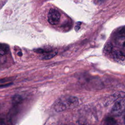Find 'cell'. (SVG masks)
Instances as JSON below:
<instances>
[{"instance_id": "obj_3", "label": "cell", "mask_w": 125, "mask_h": 125, "mask_svg": "<svg viewBox=\"0 0 125 125\" xmlns=\"http://www.w3.org/2000/svg\"><path fill=\"white\" fill-rule=\"evenodd\" d=\"M125 108V101L121 100L115 103L112 108V111L115 113L121 112Z\"/></svg>"}, {"instance_id": "obj_9", "label": "cell", "mask_w": 125, "mask_h": 125, "mask_svg": "<svg viewBox=\"0 0 125 125\" xmlns=\"http://www.w3.org/2000/svg\"><path fill=\"white\" fill-rule=\"evenodd\" d=\"M116 121L112 118H108L106 120L105 125H116Z\"/></svg>"}, {"instance_id": "obj_7", "label": "cell", "mask_w": 125, "mask_h": 125, "mask_svg": "<svg viewBox=\"0 0 125 125\" xmlns=\"http://www.w3.org/2000/svg\"><path fill=\"white\" fill-rule=\"evenodd\" d=\"M22 100V98L20 95H16L12 97V102L13 104H17L20 103Z\"/></svg>"}, {"instance_id": "obj_13", "label": "cell", "mask_w": 125, "mask_h": 125, "mask_svg": "<svg viewBox=\"0 0 125 125\" xmlns=\"http://www.w3.org/2000/svg\"><path fill=\"white\" fill-rule=\"evenodd\" d=\"M0 125H5L4 123L3 122H2V120H1V121H0Z\"/></svg>"}, {"instance_id": "obj_10", "label": "cell", "mask_w": 125, "mask_h": 125, "mask_svg": "<svg viewBox=\"0 0 125 125\" xmlns=\"http://www.w3.org/2000/svg\"><path fill=\"white\" fill-rule=\"evenodd\" d=\"M118 32L121 35L120 36H125V27H124L120 29Z\"/></svg>"}, {"instance_id": "obj_4", "label": "cell", "mask_w": 125, "mask_h": 125, "mask_svg": "<svg viewBox=\"0 0 125 125\" xmlns=\"http://www.w3.org/2000/svg\"><path fill=\"white\" fill-rule=\"evenodd\" d=\"M116 43L123 49H125V36H119L116 39Z\"/></svg>"}, {"instance_id": "obj_1", "label": "cell", "mask_w": 125, "mask_h": 125, "mask_svg": "<svg viewBox=\"0 0 125 125\" xmlns=\"http://www.w3.org/2000/svg\"><path fill=\"white\" fill-rule=\"evenodd\" d=\"M77 98L72 96L62 97L58 99L54 104V109L57 112H61L69 109H72L78 105Z\"/></svg>"}, {"instance_id": "obj_8", "label": "cell", "mask_w": 125, "mask_h": 125, "mask_svg": "<svg viewBox=\"0 0 125 125\" xmlns=\"http://www.w3.org/2000/svg\"><path fill=\"white\" fill-rule=\"evenodd\" d=\"M112 45L110 42H107L104 48V51L106 53H109L112 52Z\"/></svg>"}, {"instance_id": "obj_6", "label": "cell", "mask_w": 125, "mask_h": 125, "mask_svg": "<svg viewBox=\"0 0 125 125\" xmlns=\"http://www.w3.org/2000/svg\"><path fill=\"white\" fill-rule=\"evenodd\" d=\"M8 49H9L8 46L6 44L1 43L0 45V53L1 55H3L6 54L8 52Z\"/></svg>"}, {"instance_id": "obj_5", "label": "cell", "mask_w": 125, "mask_h": 125, "mask_svg": "<svg viewBox=\"0 0 125 125\" xmlns=\"http://www.w3.org/2000/svg\"><path fill=\"white\" fill-rule=\"evenodd\" d=\"M57 53V51H53L51 52H48L46 53L45 55H42V59L43 60H48L54 57Z\"/></svg>"}, {"instance_id": "obj_14", "label": "cell", "mask_w": 125, "mask_h": 125, "mask_svg": "<svg viewBox=\"0 0 125 125\" xmlns=\"http://www.w3.org/2000/svg\"><path fill=\"white\" fill-rule=\"evenodd\" d=\"M18 55L19 56H21L22 55V53H21V52H19V53H18Z\"/></svg>"}, {"instance_id": "obj_16", "label": "cell", "mask_w": 125, "mask_h": 125, "mask_svg": "<svg viewBox=\"0 0 125 125\" xmlns=\"http://www.w3.org/2000/svg\"></svg>"}, {"instance_id": "obj_15", "label": "cell", "mask_w": 125, "mask_h": 125, "mask_svg": "<svg viewBox=\"0 0 125 125\" xmlns=\"http://www.w3.org/2000/svg\"><path fill=\"white\" fill-rule=\"evenodd\" d=\"M99 1H101V2H103V1H104V0H98Z\"/></svg>"}, {"instance_id": "obj_11", "label": "cell", "mask_w": 125, "mask_h": 125, "mask_svg": "<svg viewBox=\"0 0 125 125\" xmlns=\"http://www.w3.org/2000/svg\"><path fill=\"white\" fill-rule=\"evenodd\" d=\"M80 25H81V22H79V23H78V22L77 23V24H76V25L75 26V30H76V31H77V30H78L79 29Z\"/></svg>"}, {"instance_id": "obj_12", "label": "cell", "mask_w": 125, "mask_h": 125, "mask_svg": "<svg viewBox=\"0 0 125 125\" xmlns=\"http://www.w3.org/2000/svg\"><path fill=\"white\" fill-rule=\"evenodd\" d=\"M123 120H124V122L125 124V111L123 113Z\"/></svg>"}, {"instance_id": "obj_2", "label": "cell", "mask_w": 125, "mask_h": 125, "mask_svg": "<svg viewBox=\"0 0 125 125\" xmlns=\"http://www.w3.org/2000/svg\"><path fill=\"white\" fill-rule=\"evenodd\" d=\"M61 15L59 12L55 9H51L47 15L48 22L51 25H56L58 24L60 21Z\"/></svg>"}]
</instances>
